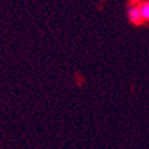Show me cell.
<instances>
[{"instance_id":"7a4b0ae2","label":"cell","mask_w":149,"mask_h":149,"mask_svg":"<svg viewBox=\"0 0 149 149\" xmlns=\"http://www.w3.org/2000/svg\"><path fill=\"white\" fill-rule=\"evenodd\" d=\"M140 10H141V15H142V18L143 20H149V1H144L141 6H140Z\"/></svg>"},{"instance_id":"6da1fadb","label":"cell","mask_w":149,"mask_h":149,"mask_svg":"<svg viewBox=\"0 0 149 149\" xmlns=\"http://www.w3.org/2000/svg\"><path fill=\"white\" fill-rule=\"evenodd\" d=\"M128 17H129L130 22L134 23V24H141L143 22L140 6H131L128 10Z\"/></svg>"}]
</instances>
